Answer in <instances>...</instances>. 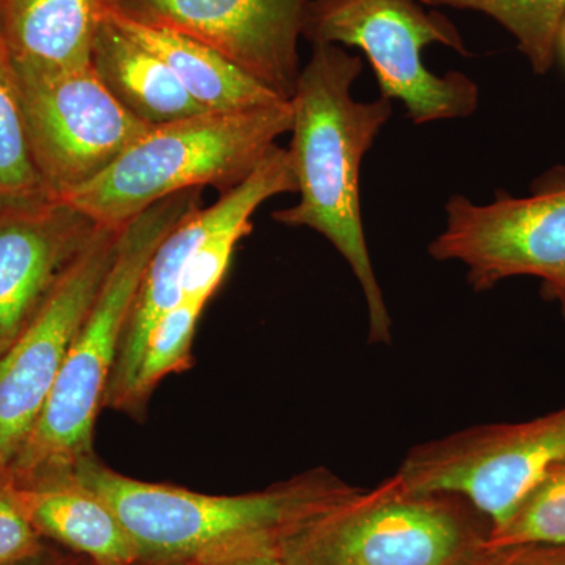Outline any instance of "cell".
Wrapping results in <instances>:
<instances>
[{
	"mask_svg": "<svg viewBox=\"0 0 565 565\" xmlns=\"http://www.w3.org/2000/svg\"><path fill=\"white\" fill-rule=\"evenodd\" d=\"M359 55L334 44H313L300 70L288 148L299 203L275 211V222L307 226L322 234L351 267L362 286L370 316V343L390 344L393 321L374 273L360 206V173L366 152L393 114V102L379 96L356 102L352 87L362 73Z\"/></svg>",
	"mask_w": 565,
	"mask_h": 565,
	"instance_id": "obj_1",
	"label": "cell"
},
{
	"mask_svg": "<svg viewBox=\"0 0 565 565\" xmlns=\"http://www.w3.org/2000/svg\"><path fill=\"white\" fill-rule=\"evenodd\" d=\"M74 478L114 509L140 563L159 565L278 556L281 542L297 526L360 490L316 468L263 492L215 497L137 481L96 457L82 462Z\"/></svg>",
	"mask_w": 565,
	"mask_h": 565,
	"instance_id": "obj_2",
	"label": "cell"
},
{
	"mask_svg": "<svg viewBox=\"0 0 565 565\" xmlns=\"http://www.w3.org/2000/svg\"><path fill=\"white\" fill-rule=\"evenodd\" d=\"M202 192L192 189L169 196L122 226L102 291L71 344L39 422L7 473L14 486L74 478L77 467L95 457L96 418L141 277L163 237L202 207Z\"/></svg>",
	"mask_w": 565,
	"mask_h": 565,
	"instance_id": "obj_3",
	"label": "cell"
},
{
	"mask_svg": "<svg viewBox=\"0 0 565 565\" xmlns=\"http://www.w3.org/2000/svg\"><path fill=\"white\" fill-rule=\"evenodd\" d=\"M291 103L258 109L204 111L148 129L104 172L57 199L99 226L122 228L152 204L212 185L226 192L291 132Z\"/></svg>",
	"mask_w": 565,
	"mask_h": 565,
	"instance_id": "obj_4",
	"label": "cell"
},
{
	"mask_svg": "<svg viewBox=\"0 0 565 565\" xmlns=\"http://www.w3.org/2000/svg\"><path fill=\"white\" fill-rule=\"evenodd\" d=\"M490 526L456 493L411 489L397 475L323 509L278 548L282 565H473Z\"/></svg>",
	"mask_w": 565,
	"mask_h": 565,
	"instance_id": "obj_5",
	"label": "cell"
},
{
	"mask_svg": "<svg viewBox=\"0 0 565 565\" xmlns=\"http://www.w3.org/2000/svg\"><path fill=\"white\" fill-rule=\"evenodd\" d=\"M311 44L359 47L377 77L381 96L403 103L415 125L470 117L479 87L462 73L437 76L423 50L440 43L467 54L456 25L419 0H311L303 22Z\"/></svg>",
	"mask_w": 565,
	"mask_h": 565,
	"instance_id": "obj_6",
	"label": "cell"
},
{
	"mask_svg": "<svg viewBox=\"0 0 565 565\" xmlns=\"http://www.w3.org/2000/svg\"><path fill=\"white\" fill-rule=\"evenodd\" d=\"M429 255L465 264L476 292L512 277L539 278L565 319V167L539 178L525 199L498 193L493 203L476 204L451 196Z\"/></svg>",
	"mask_w": 565,
	"mask_h": 565,
	"instance_id": "obj_7",
	"label": "cell"
},
{
	"mask_svg": "<svg viewBox=\"0 0 565 565\" xmlns=\"http://www.w3.org/2000/svg\"><path fill=\"white\" fill-rule=\"evenodd\" d=\"M565 460V407L525 423L487 424L416 445L397 476L414 490L463 497L497 533L546 471Z\"/></svg>",
	"mask_w": 565,
	"mask_h": 565,
	"instance_id": "obj_8",
	"label": "cell"
},
{
	"mask_svg": "<svg viewBox=\"0 0 565 565\" xmlns=\"http://www.w3.org/2000/svg\"><path fill=\"white\" fill-rule=\"evenodd\" d=\"M13 71L33 159L55 199L98 177L151 129L122 109L92 65Z\"/></svg>",
	"mask_w": 565,
	"mask_h": 565,
	"instance_id": "obj_9",
	"label": "cell"
},
{
	"mask_svg": "<svg viewBox=\"0 0 565 565\" xmlns=\"http://www.w3.org/2000/svg\"><path fill=\"white\" fill-rule=\"evenodd\" d=\"M120 233L121 228L99 226L31 326L0 356V481L39 422L114 264Z\"/></svg>",
	"mask_w": 565,
	"mask_h": 565,
	"instance_id": "obj_10",
	"label": "cell"
},
{
	"mask_svg": "<svg viewBox=\"0 0 565 565\" xmlns=\"http://www.w3.org/2000/svg\"><path fill=\"white\" fill-rule=\"evenodd\" d=\"M288 192H297L291 158L288 150L275 145L243 182L223 192L212 206L191 212L163 237L152 253L137 289L120 352L107 385L104 407L121 412L152 329L181 303L182 275L193 253L212 234L226 226L252 222L253 214L263 203Z\"/></svg>",
	"mask_w": 565,
	"mask_h": 565,
	"instance_id": "obj_11",
	"label": "cell"
},
{
	"mask_svg": "<svg viewBox=\"0 0 565 565\" xmlns=\"http://www.w3.org/2000/svg\"><path fill=\"white\" fill-rule=\"evenodd\" d=\"M311 0H114L111 13L202 41L252 77L292 98L299 40Z\"/></svg>",
	"mask_w": 565,
	"mask_h": 565,
	"instance_id": "obj_12",
	"label": "cell"
},
{
	"mask_svg": "<svg viewBox=\"0 0 565 565\" xmlns=\"http://www.w3.org/2000/svg\"><path fill=\"white\" fill-rule=\"evenodd\" d=\"M98 228L55 196L0 206V356L31 326Z\"/></svg>",
	"mask_w": 565,
	"mask_h": 565,
	"instance_id": "obj_13",
	"label": "cell"
},
{
	"mask_svg": "<svg viewBox=\"0 0 565 565\" xmlns=\"http://www.w3.org/2000/svg\"><path fill=\"white\" fill-rule=\"evenodd\" d=\"M114 0H0V40L11 65L54 73L90 65Z\"/></svg>",
	"mask_w": 565,
	"mask_h": 565,
	"instance_id": "obj_14",
	"label": "cell"
},
{
	"mask_svg": "<svg viewBox=\"0 0 565 565\" xmlns=\"http://www.w3.org/2000/svg\"><path fill=\"white\" fill-rule=\"evenodd\" d=\"M90 65L122 109L148 128L207 111L154 52L109 17L93 43Z\"/></svg>",
	"mask_w": 565,
	"mask_h": 565,
	"instance_id": "obj_15",
	"label": "cell"
},
{
	"mask_svg": "<svg viewBox=\"0 0 565 565\" xmlns=\"http://www.w3.org/2000/svg\"><path fill=\"white\" fill-rule=\"evenodd\" d=\"M17 490L29 519L44 539L79 553L92 565L140 563L136 545L114 509L76 478Z\"/></svg>",
	"mask_w": 565,
	"mask_h": 565,
	"instance_id": "obj_16",
	"label": "cell"
},
{
	"mask_svg": "<svg viewBox=\"0 0 565 565\" xmlns=\"http://www.w3.org/2000/svg\"><path fill=\"white\" fill-rule=\"evenodd\" d=\"M111 17L129 35L166 62L182 87L207 111L258 109L286 102L202 41L169 29L122 20L114 13Z\"/></svg>",
	"mask_w": 565,
	"mask_h": 565,
	"instance_id": "obj_17",
	"label": "cell"
},
{
	"mask_svg": "<svg viewBox=\"0 0 565 565\" xmlns=\"http://www.w3.org/2000/svg\"><path fill=\"white\" fill-rule=\"evenodd\" d=\"M52 196L33 159L17 77L0 40V206Z\"/></svg>",
	"mask_w": 565,
	"mask_h": 565,
	"instance_id": "obj_18",
	"label": "cell"
},
{
	"mask_svg": "<svg viewBox=\"0 0 565 565\" xmlns=\"http://www.w3.org/2000/svg\"><path fill=\"white\" fill-rule=\"evenodd\" d=\"M427 6L481 11L503 25L535 74L555 63L557 35L565 20V0H419Z\"/></svg>",
	"mask_w": 565,
	"mask_h": 565,
	"instance_id": "obj_19",
	"label": "cell"
},
{
	"mask_svg": "<svg viewBox=\"0 0 565 565\" xmlns=\"http://www.w3.org/2000/svg\"><path fill=\"white\" fill-rule=\"evenodd\" d=\"M203 310L202 305L182 300L156 323L121 412L139 418L147 412L148 401L159 382L191 366L193 334Z\"/></svg>",
	"mask_w": 565,
	"mask_h": 565,
	"instance_id": "obj_20",
	"label": "cell"
},
{
	"mask_svg": "<svg viewBox=\"0 0 565 565\" xmlns=\"http://www.w3.org/2000/svg\"><path fill=\"white\" fill-rule=\"evenodd\" d=\"M492 548L565 546V460L546 471L508 523L490 534Z\"/></svg>",
	"mask_w": 565,
	"mask_h": 565,
	"instance_id": "obj_21",
	"label": "cell"
},
{
	"mask_svg": "<svg viewBox=\"0 0 565 565\" xmlns=\"http://www.w3.org/2000/svg\"><path fill=\"white\" fill-rule=\"evenodd\" d=\"M252 232V222L237 223L207 237L185 266L181 285L182 300L206 307L228 273L237 244Z\"/></svg>",
	"mask_w": 565,
	"mask_h": 565,
	"instance_id": "obj_22",
	"label": "cell"
},
{
	"mask_svg": "<svg viewBox=\"0 0 565 565\" xmlns=\"http://www.w3.org/2000/svg\"><path fill=\"white\" fill-rule=\"evenodd\" d=\"M50 552L44 537L33 526L17 487L0 481V565H25Z\"/></svg>",
	"mask_w": 565,
	"mask_h": 565,
	"instance_id": "obj_23",
	"label": "cell"
},
{
	"mask_svg": "<svg viewBox=\"0 0 565 565\" xmlns=\"http://www.w3.org/2000/svg\"><path fill=\"white\" fill-rule=\"evenodd\" d=\"M509 565H565V546H516Z\"/></svg>",
	"mask_w": 565,
	"mask_h": 565,
	"instance_id": "obj_24",
	"label": "cell"
},
{
	"mask_svg": "<svg viewBox=\"0 0 565 565\" xmlns=\"http://www.w3.org/2000/svg\"><path fill=\"white\" fill-rule=\"evenodd\" d=\"M202 565H282L277 555H255L236 557V559L221 561V563H211Z\"/></svg>",
	"mask_w": 565,
	"mask_h": 565,
	"instance_id": "obj_25",
	"label": "cell"
},
{
	"mask_svg": "<svg viewBox=\"0 0 565 565\" xmlns=\"http://www.w3.org/2000/svg\"><path fill=\"white\" fill-rule=\"evenodd\" d=\"M515 552L516 546H511V548H493L492 552L487 553L482 559H479L473 565H509Z\"/></svg>",
	"mask_w": 565,
	"mask_h": 565,
	"instance_id": "obj_26",
	"label": "cell"
},
{
	"mask_svg": "<svg viewBox=\"0 0 565 565\" xmlns=\"http://www.w3.org/2000/svg\"><path fill=\"white\" fill-rule=\"evenodd\" d=\"M25 565H73L68 561L62 559L61 556L54 555V553L47 552L46 555L41 556L40 559L32 561V563Z\"/></svg>",
	"mask_w": 565,
	"mask_h": 565,
	"instance_id": "obj_27",
	"label": "cell"
},
{
	"mask_svg": "<svg viewBox=\"0 0 565 565\" xmlns=\"http://www.w3.org/2000/svg\"><path fill=\"white\" fill-rule=\"evenodd\" d=\"M557 50H561V52H563L565 58V20L563 22V25H561L559 35H557Z\"/></svg>",
	"mask_w": 565,
	"mask_h": 565,
	"instance_id": "obj_28",
	"label": "cell"
},
{
	"mask_svg": "<svg viewBox=\"0 0 565 565\" xmlns=\"http://www.w3.org/2000/svg\"><path fill=\"white\" fill-rule=\"evenodd\" d=\"M137 565H159V564H147V563H139Z\"/></svg>",
	"mask_w": 565,
	"mask_h": 565,
	"instance_id": "obj_29",
	"label": "cell"
}]
</instances>
